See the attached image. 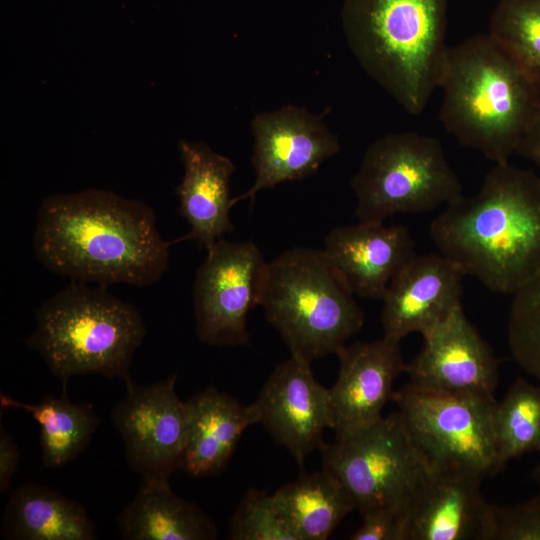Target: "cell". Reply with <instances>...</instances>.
I'll list each match as a JSON object with an SVG mask.
<instances>
[{"label":"cell","instance_id":"obj_29","mask_svg":"<svg viewBox=\"0 0 540 540\" xmlns=\"http://www.w3.org/2000/svg\"><path fill=\"white\" fill-rule=\"evenodd\" d=\"M489 540H540V492L514 506H491Z\"/></svg>","mask_w":540,"mask_h":540},{"label":"cell","instance_id":"obj_18","mask_svg":"<svg viewBox=\"0 0 540 540\" xmlns=\"http://www.w3.org/2000/svg\"><path fill=\"white\" fill-rule=\"evenodd\" d=\"M324 251L355 296L367 299H382L392 278L416 256L409 230L384 222L336 227Z\"/></svg>","mask_w":540,"mask_h":540},{"label":"cell","instance_id":"obj_13","mask_svg":"<svg viewBox=\"0 0 540 540\" xmlns=\"http://www.w3.org/2000/svg\"><path fill=\"white\" fill-rule=\"evenodd\" d=\"M422 337L420 352L405 370L411 384L442 393L493 395L498 361L462 305Z\"/></svg>","mask_w":540,"mask_h":540},{"label":"cell","instance_id":"obj_11","mask_svg":"<svg viewBox=\"0 0 540 540\" xmlns=\"http://www.w3.org/2000/svg\"><path fill=\"white\" fill-rule=\"evenodd\" d=\"M176 374L149 385L125 382L126 394L111 410L129 466L145 481H169L181 468L189 405L175 391Z\"/></svg>","mask_w":540,"mask_h":540},{"label":"cell","instance_id":"obj_23","mask_svg":"<svg viewBox=\"0 0 540 540\" xmlns=\"http://www.w3.org/2000/svg\"><path fill=\"white\" fill-rule=\"evenodd\" d=\"M283 518L298 540H325L356 504L332 473H304L273 493Z\"/></svg>","mask_w":540,"mask_h":540},{"label":"cell","instance_id":"obj_33","mask_svg":"<svg viewBox=\"0 0 540 540\" xmlns=\"http://www.w3.org/2000/svg\"><path fill=\"white\" fill-rule=\"evenodd\" d=\"M532 477L533 479L535 480V482L539 485L540 487V462L537 464V466L534 468L533 472H532Z\"/></svg>","mask_w":540,"mask_h":540},{"label":"cell","instance_id":"obj_5","mask_svg":"<svg viewBox=\"0 0 540 540\" xmlns=\"http://www.w3.org/2000/svg\"><path fill=\"white\" fill-rule=\"evenodd\" d=\"M26 345L67 385L79 375L131 380L129 368L146 326L138 310L104 286L71 281L35 313Z\"/></svg>","mask_w":540,"mask_h":540},{"label":"cell","instance_id":"obj_24","mask_svg":"<svg viewBox=\"0 0 540 540\" xmlns=\"http://www.w3.org/2000/svg\"><path fill=\"white\" fill-rule=\"evenodd\" d=\"M62 387L61 396H48L36 404L0 394L1 409L23 410L39 423L41 458L47 468H61L74 460L86 449L100 424L91 404L72 403L67 385Z\"/></svg>","mask_w":540,"mask_h":540},{"label":"cell","instance_id":"obj_31","mask_svg":"<svg viewBox=\"0 0 540 540\" xmlns=\"http://www.w3.org/2000/svg\"><path fill=\"white\" fill-rule=\"evenodd\" d=\"M19 448L13 437L0 425V491L5 492L17 471Z\"/></svg>","mask_w":540,"mask_h":540},{"label":"cell","instance_id":"obj_2","mask_svg":"<svg viewBox=\"0 0 540 540\" xmlns=\"http://www.w3.org/2000/svg\"><path fill=\"white\" fill-rule=\"evenodd\" d=\"M429 234L463 275L515 294L540 273V175L496 163L477 193L446 205Z\"/></svg>","mask_w":540,"mask_h":540},{"label":"cell","instance_id":"obj_7","mask_svg":"<svg viewBox=\"0 0 540 540\" xmlns=\"http://www.w3.org/2000/svg\"><path fill=\"white\" fill-rule=\"evenodd\" d=\"M355 215L362 222H384L398 213H424L459 198L461 183L441 142L412 131L373 141L350 181Z\"/></svg>","mask_w":540,"mask_h":540},{"label":"cell","instance_id":"obj_26","mask_svg":"<svg viewBox=\"0 0 540 540\" xmlns=\"http://www.w3.org/2000/svg\"><path fill=\"white\" fill-rule=\"evenodd\" d=\"M488 33L540 91V0H498Z\"/></svg>","mask_w":540,"mask_h":540},{"label":"cell","instance_id":"obj_17","mask_svg":"<svg viewBox=\"0 0 540 540\" xmlns=\"http://www.w3.org/2000/svg\"><path fill=\"white\" fill-rule=\"evenodd\" d=\"M482 479L431 468L409 507L406 540H489L492 504L481 494Z\"/></svg>","mask_w":540,"mask_h":540},{"label":"cell","instance_id":"obj_30","mask_svg":"<svg viewBox=\"0 0 540 540\" xmlns=\"http://www.w3.org/2000/svg\"><path fill=\"white\" fill-rule=\"evenodd\" d=\"M362 524L351 535L352 540H406L407 514L378 509L362 515Z\"/></svg>","mask_w":540,"mask_h":540},{"label":"cell","instance_id":"obj_25","mask_svg":"<svg viewBox=\"0 0 540 540\" xmlns=\"http://www.w3.org/2000/svg\"><path fill=\"white\" fill-rule=\"evenodd\" d=\"M493 426L501 469L513 458L540 452V387L518 378L496 403Z\"/></svg>","mask_w":540,"mask_h":540},{"label":"cell","instance_id":"obj_3","mask_svg":"<svg viewBox=\"0 0 540 540\" xmlns=\"http://www.w3.org/2000/svg\"><path fill=\"white\" fill-rule=\"evenodd\" d=\"M439 119L464 147L508 162L540 115V91L489 35L449 48Z\"/></svg>","mask_w":540,"mask_h":540},{"label":"cell","instance_id":"obj_9","mask_svg":"<svg viewBox=\"0 0 540 540\" xmlns=\"http://www.w3.org/2000/svg\"><path fill=\"white\" fill-rule=\"evenodd\" d=\"M409 434L432 468L485 477L501 470L496 452L493 395L450 394L410 382L393 393Z\"/></svg>","mask_w":540,"mask_h":540},{"label":"cell","instance_id":"obj_8","mask_svg":"<svg viewBox=\"0 0 540 540\" xmlns=\"http://www.w3.org/2000/svg\"><path fill=\"white\" fill-rule=\"evenodd\" d=\"M320 451L323 469L347 488L361 515L388 509L408 516L432 468L398 411L354 435L325 443Z\"/></svg>","mask_w":540,"mask_h":540},{"label":"cell","instance_id":"obj_27","mask_svg":"<svg viewBox=\"0 0 540 540\" xmlns=\"http://www.w3.org/2000/svg\"><path fill=\"white\" fill-rule=\"evenodd\" d=\"M512 296L510 352L524 371L540 381V273Z\"/></svg>","mask_w":540,"mask_h":540},{"label":"cell","instance_id":"obj_6","mask_svg":"<svg viewBox=\"0 0 540 540\" xmlns=\"http://www.w3.org/2000/svg\"><path fill=\"white\" fill-rule=\"evenodd\" d=\"M260 306L291 356L312 363L336 354L365 315L324 250L295 247L268 262Z\"/></svg>","mask_w":540,"mask_h":540},{"label":"cell","instance_id":"obj_32","mask_svg":"<svg viewBox=\"0 0 540 540\" xmlns=\"http://www.w3.org/2000/svg\"><path fill=\"white\" fill-rule=\"evenodd\" d=\"M516 154L531 161L540 171V115L523 138Z\"/></svg>","mask_w":540,"mask_h":540},{"label":"cell","instance_id":"obj_4","mask_svg":"<svg viewBox=\"0 0 540 540\" xmlns=\"http://www.w3.org/2000/svg\"><path fill=\"white\" fill-rule=\"evenodd\" d=\"M448 0H345L347 44L363 70L411 115L440 86L449 46Z\"/></svg>","mask_w":540,"mask_h":540},{"label":"cell","instance_id":"obj_20","mask_svg":"<svg viewBox=\"0 0 540 540\" xmlns=\"http://www.w3.org/2000/svg\"><path fill=\"white\" fill-rule=\"evenodd\" d=\"M187 402L189 426L181 469L194 477L217 474L243 432L260 422L258 407L255 402L245 406L212 386Z\"/></svg>","mask_w":540,"mask_h":540},{"label":"cell","instance_id":"obj_19","mask_svg":"<svg viewBox=\"0 0 540 540\" xmlns=\"http://www.w3.org/2000/svg\"><path fill=\"white\" fill-rule=\"evenodd\" d=\"M178 149L184 175L176 193L180 215L190 226L185 238L208 250L234 231L230 178L236 167L203 142L181 140Z\"/></svg>","mask_w":540,"mask_h":540},{"label":"cell","instance_id":"obj_1","mask_svg":"<svg viewBox=\"0 0 540 540\" xmlns=\"http://www.w3.org/2000/svg\"><path fill=\"white\" fill-rule=\"evenodd\" d=\"M169 246L149 205L112 191L52 194L37 210L35 255L70 281L150 286L168 268Z\"/></svg>","mask_w":540,"mask_h":540},{"label":"cell","instance_id":"obj_14","mask_svg":"<svg viewBox=\"0 0 540 540\" xmlns=\"http://www.w3.org/2000/svg\"><path fill=\"white\" fill-rule=\"evenodd\" d=\"M255 403L259 423L299 466L325 444L323 433L332 426L329 389L315 379L310 363L291 356L278 364Z\"/></svg>","mask_w":540,"mask_h":540},{"label":"cell","instance_id":"obj_10","mask_svg":"<svg viewBox=\"0 0 540 540\" xmlns=\"http://www.w3.org/2000/svg\"><path fill=\"white\" fill-rule=\"evenodd\" d=\"M206 251L193 286L197 337L213 346L248 344L247 318L260 305L268 262L252 241L223 238Z\"/></svg>","mask_w":540,"mask_h":540},{"label":"cell","instance_id":"obj_21","mask_svg":"<svg viewBox=\"0 0 540 540\" xmlns=\"http://www.w3.org/2000/svg\"><path fill=\"white\" fill-rule=\"evenodd\" d=\"M117 524L122 538L128 540H212L218 536L213 520L175 494L169 481L142 480Z\"/></svg>","mask_w":540,"mask_h":540},{"label":"cell","instance_id":"obj_28","mask_svg":"<svg viewBox=\"0 0 540 540\" xmlns=\"http://www.w3.org/2000/svg\"><path fill=\"white\" fill-rule=\"evenodd\" d=\"M233 540H298L278 510L273 494L251 489L230 521Z\"/></svg>","mask_w":540,"mask_h":540},{"label":"cell","instance_id":"obj_22","mask_svg":"<svg viewBox=\"0 0 540 540\" xmlns=\"http://www.w3.org/2000/svg\"><path fill=\"white\" fill-rule=\"evenodd\" d=\"M1 536L15 540H94L96 527L80 503L47 486L26 483L10 496Z\"/></svg>","mask_w":540,"mask_h":540},{"label":"cell","instance_id":"obj_15","mask_svg":"<svg viewBox=\"0 0 540 540\" xmlns=\"http://www.w3.org/2000/svg\"><path fill=\"white\" fill-rule=\"evenodd\" d=\"M338 377L329 389L331 429L336 439L363 431L378 422L393 396V385L406 370L400 341L382 337L344 345L336 353Z\"/></svg>","mask_w":540,"mask_h":540},{"label":"cell","instance_id":"obj_12","mask_svg":"<svg viewBox=\"0 0 540 540\" xmlns=\"http://www.w3.org/2000/svg\"><path fill=\"white\" fill-rule=\"evenodd\" d=\"M251 128L255 181L233 198L234 205L246 199L253 202L264 189L312 175L341 149L337 136L321 116L292 104L257 114Z\"/></svg>","mask_w":540,"mask_h":540},{"label":"cell","instance_id":"obj_16","mask_svg":"<svg viewBox=\"0 0 540 540\" xmlns=\"http://www.w3.org/2000/svg\"><path fill=\"white\" fill-rule=\"evenodd\" d=\"M463 274L440 254L416 255L390 281L383 298V336L421 335L462 305Z\"/></svg>","mask_w":540,"mask_h":540}]
</instances>
